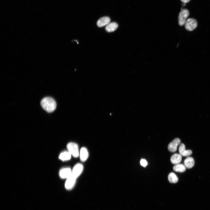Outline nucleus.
<instances>
[{"label":"nucleus","instance_id":"14","mask_svg":"<svg viewBox=\"0 0 210 210\" xmlns=\"http://www.w3.org/2000/svg\"><path fill=\"white\" fill-rule=\"evenodd\" d=\"M184 164L186 167L190 169L194 165L195 162L193 158L190 157H188L184 161Z\"/></svg>","mask_w":210,"mask_h":210},{"label":"nucleus","instance_id":"12","mask_svg":"<svg viewBox=\"0 0 210 210\" xmlns=\"http://www.w3.org/2000/svg\"><path fill=\"white\" fill-rule=\"evenodd\" d=\"M118 27V24L115 22L109 23L105 27V29L108 32H112L115 31Z\"/></svg>","mask_w":210,"mask_h":210},{"label":"nucleus","instance_id":"10","mask_svg":"<svg viewBox=\"0 0 210 210\" xmlns=\"http://www.w3.org/2000/svg\"><path fill=\"white\" fill-rule=\"evenodd\" d=\"M110 18L108 17H104L100 18L97 21V25L99 27L107 25L110 23Z\"/></svg>","mask_w":210,"mask_h":210},{"label":"nucleus","instance_id":"1","mask_svg":"<svg viewBox=\"0 0 210 210\" xmlns=\"http://www.w3.org/2000/svg\"><path fill=\"white\" fill-rule=\"evenodd\" d=\"M42 108L48 113H51L55 109L56 103L54 99L50 97L44 98L41 102Z\"/></svg>","mask_w":210,"mask_h":210},{"label":"nucleus","instance_id":"2","mask_svg":"<svg viewBox=\"0 0 210 210\" xmlns=\"http://www.w3.org/2000/svg\"><path fill=\"white\" fill-rule=\"evenodd\" d=\"M67 147L68 151L71 155L76 158L79 156V153L78 147L76 144L73 142H70L67 144Z\"/></svg>","mask_w":210,"mask_h":210},{"label":"nucleus","instance_id":"15","mask_svg":"<svg viewBox=\"0 0 210 210\" xmlns=\"http://www.w3.org/2000/svg\"><path fill=\"white\" fill-rule=\"evenodd\" d=\"M71 154L69 151H64L61 153L59 155V158L63 161L67 160L70 159Z\"/></svg>","mask_w":210,"mask_h":210},{"label":"nucleus","instance_id":"7","mask_svg":"<svg viewBox=\"0 0 210 210\" xmlns=\"http://www.w3.org/2000/svg\"><path fill=\"white\" fill-rule=\"evenodd\" d=\"M76 179L71 176L67 179L65 184L66 189L69 190L72 189L74 187Z\"/></svg>","mask_w":210,"mask_h":210},{"label":"nucleus","instance_id":"6","mask_svg":"<svg viewBox=\"0 0 210 210\" xmlns=\"http://www.w3.org/2000/svg\"><path fill=\"white\" fill-rule=\"evenodd\" d=\"M180 142V140L179 138L175 139L168 145V148L169 151L171 152H175L177 150L178 146Z\"/></svg>","mask_w":210,"mask_h":210},{"label":"nucleus","instance_id":"5","mask_svg":"<svg viewBox=\"0 0 210 210\" xmlns=\"http://www.w3.org/2000/svg\"><path fill=\"white\" fill-rule=\"evenodd\" d=\"M83 169V165L81 164H76L72 170L71 176L76 179L82 173Z\"/></svg>","mask_w":210,"mask_h":210},{"label":"nucleus","instance_id":"19","mask_svg":"<svg viewBox=\"0 0 210 210\" xmlns=\"http://www.w3.org/2000/svg\"><path fill=\"white\" fill-rule=\"evenodd\" d=\"M182 2L186 3L189 2L190 0H181Z\"/></svg>","mask_w":210,"mask_h":210},{"label":"nucleus","instance_id":"4","mask_svg":"<svg viewBox=\"0 0 210 210\" xmlns=\"http://www.w3.org/2000/svg\"><path fill=\"white\" fill-rule=\"evenodd\" d=\"M184 24L185 28L187 30L192 31L197 27V23L195 19L189 18L186 20Z\"/></svg>","mask_w":210,"mask_h":210},{"label":"nucleus","instance_id":"18","mask_svg":"<svg viewBox=\"0 0 210 210\" xmlns=\"http://www.w3.org/2000/svg\"><path fill=\"white\" fill-rule=\"evenodd\" d=\"M140 163L142 166L144 167H146L148 164L147 162L144 159H141L140 161Z\"/></svg>","mask_w":210,"mask_h":210},{"label":"nucleus","instance_id":"17","mask_svg":"<svg viewBox=\"0 0 210 210\" xmlns=\"http://www.w3.org/2000/svg\"><path fill=\"white\" fill-rule=\"evenodd\" d=\"M168 179L170 183H176L178 181L177 176L173 173H170L168 176Z\"/></svg>","mask_w":210,"mask_h":210},{"label":"nucleus","instance_id":"9","mask_svg":"<svg viewBox=\"0 0 210 210\" xmlns=\"http://www.w3.org/2000/svg\"><path fill=\"white\" fill-rule=\"evenodd\" d=\"M178 150L180 154L183 156H187L191 155L192 151L190 150H186L185 145L182 143L180 144Z\"/></svg>","mask_w":210,"mask_h":210},{"label":"nucleus","instance_id":"11","mask_svg":"<svg viewBox=\"0 0 210 210\" xmlns=\"http://www.w3.org/2000/svg\"><path fill=\"white\" fill-rule=\"evenodd\" d=\"M79 155L81 161H86L88 157V153L87 149L85 147L82 148L80 150Z\"/></svg>","mask_w":210,"mask_h":210},{"label":"nucleus","instance_id":"16","mask_svg":"<svg viewBox=\"0 0 210 210\" xmlns=\"http://www.w3.org/2000/svg\"><path fill=\"white\" fill-rule=\"evenodd\" d=\"M174 170L176 172H183L185 171L186 167L182 164H177L173 167Z\"/></svg>","mask_w":210,"mask_h":210},{"label":"nucleus","instance_id":"8","mask_svg":"<svg viewBox=\"0 0 210 210\" xmlns=\"http://www.w3.org/2000/svg\"><path fill=\"white\" fill-rule=\"evenodd\" d=\"M72 170L69 168H65L60 171L59 176L62 178H68L71 175Z\"/></svg>","mask_w":210,"mask_h":210},{"label":"nucleus","instance_id":"3","mask_svg":"<svg viewBox=\"0 0 210 210\" xmlns=\"http://www.w3.org/2000/svg\"><path fill=\"white\" fill-rule=\"evenodd\" d=\"M189 15L188 10L186 8L181 9L178 16V22L180 26H183L186 21V20Z\"/></svg>","mask_w":210,"mask_h":210},{"label":"nucleus","instance_id":"13","mask_svg":"<svg viewBox=\"0 0 210 210\" xmlns=\"http://www.w3.org/2000/svg\"><path fill=\"white\" fill-rule=\"evenodd\" d=\"M181 155L178 153H175L172 155L170 159L172 163L173 164H178L181 161Z\"/></svg>","mask_w":210,"mask_h":210}]
</instances>
